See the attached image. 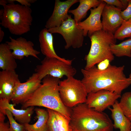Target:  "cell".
<instances>
[{"instance_id":"836d02e7","label":"cell","mask_w":131,"mask_h":131,"mask_svg":"<svg viewBox=\"0 0 131 131\" xmlns=\"http://www.w3.org/2000/svg\"><path fill=\"white\" fill-rule=\"evenodd\" d=\"M4 36V32L2 30L1 27H0V42H1L3 40Z\"/></svg>"},{"instance_id":"ba28073f","label":"cell","mask_w":131,"mask_h":131,"mask_svg":"<svg viewBox=\"0 0 131 131\" xmlns=\"http://www.w3.org/2000/svg\"><path fill=\"white\" fill-rule=\"evenodd\" d=\"M51 33H58L63 37L66 43V49L72 47L76 49L82 47L85 37L83 30L70 15L59 26L48 29Z\"/></svg>"},{"instance_id":"d6986e66","label":"cell","mask_w":131,"mask_h":131,"mask_svg":"<svg viewBox=\"0 0 131 131\" xmlns=\"http://www.w3.org/2000/svg\"><path fill=\"white\" fill-rule=\"evenodd\" d=\"M15 59L6 43L0 44V68L2 70H13L17 67Z\"/></svg>"},{"instance_id":"7a4b0ae2","label":"cell","mask_w":131,"mask_h":131,"mask_svg":"<svg viewBox=\"0 0 131 131\" xmlns=\"http://www.w3.org/2000/svg\"><path fill=\"white\" fill-rule=\"evenodd\" d=\"M69 131H113V123L108 115L86 104H79L70 110Z\"/></svg>"},{"instance_id":"8fae6325","label":"cell","mask_w":131,"mask_h":131,"mask_svg":"<svg viewBox=\"0 0 131 131\" xmlns=\"http://www.w3.org/2000/svg\"><path fill=\"white\" fill-rule=\"evenodd\" d=\"M9 38L10 41L5 43L12 50V54L15 59L21 60L25 57L31 56L40 59L38 55L40 52L34 49L32 41L21 37L14 39L10 36Z\"/></svg>"},{"instance_id":"f546056e","label":"cell","mask_w":131,"mask_h":131,"mask_svg":"<svg viewBox=\"0 0 131 131\" xmlns=\"http://www.w3.org/2000/svg\"><path fill=\"white\" fill-rule=\"evenodd\" d=\"M15 2L19 3L21 5L26 7H29L31 4L35 2L36 0H15Z\"/></svg>"},{"instance_id":"44dd1931","label":"cell","mask_w":131,"mask_h":131,"mask_svg":"<svg viewBox=\"0 0 131 131\" xmlns=\"http://www.w3.org/2000/svg\"><path fill=\"white\" fill-rule=\"evenodd\" d=\"M34 110L37 120L33 124H24L25 130L27 131H48L47 122L49 114L47 110L37 108L34 109Z\"/></svg>"},{"instance_id":"6da1fadb","label":"cell","mask_w":131,"mask_h":131,"mask_svg":"<svg viewBox=\"0 0 131 131\" xmlns=\"http://www.w3.org/2000/svg\"><path fill=\"white\" fill-rule=\"evenodd\" d=\"M124 66H117L110 64L105 69H98L96 65L88 69H82L81 80L88 94L105 90L121 95L130 85V80L123 71Z\"/></svg>"},{"instance_id":"1f68e13d","label":"cell","mask_w":131,"mask_h":131,"mask_svg":"<svg viewBox=\"0 0 131 131\" xmlns=\"http://www.w3.org/2000/svg\"><path fill=\"white\" fill-rule=\"evenodd\" d=\"M108 60H107L103 61L98 64L97 67L100 70L105 69L110 64Z\"/></svg>"},{"instance_id":"484cf974","label":"cell","mask_w":131,"mask_h":131,"mask_svg":"<svg viewBox=\"0 0 131 131\" xmlns=\"http://www.w3.org/2000/svg\"><path fill=\"white\" fill-rule=\"evenodd\" d=\"M5 113L9 120L10 131H26L24 124L17 123L13 118L12 114L9 111L5 110Z\"/></svg>"},{"instance_id":"30bf717a","label":"cell","mask_w":131,"mask_h":131,"mask_svg":"<svg viewBox=\"0 0 131 131\" xmlns=\"http://www.w3.org/2000/svg\"><path fill=\"white\" fill-rule=\"evenodd\" d=\"M121 95L102 90L88 94L86 104L89 107L101 112L113 106Z\"/></svg>"},{"instance_id":"ac0fdd59","label":"cell","mask_w":131,"mask_h":131,"mask_svg":"<svg viewBox=\"0 0 131 131\" xmlns=\"http://www.w3.org/2000/svg\"><path fill=\"white\" fill-rule=\"evenodd\" d=\"M112 106L108 108L111 113L114 128L119 129L118 131H131V122L124 114L119 102L117 100Z\"/></svg>"},{"instance_id":"ffe728a7","label":"cell","mask_w":131,"mask_h":131,"mask_svg":"<svg viewBox=\"0 0 131 131\" xmlns=\"http://www.w3.org/2000/svg\"><path fill=\"white\" fill-rule=\"evenodd\" d=\"M80 4L76 8L69 10L68 12L72 14L74 19L78 23L85 18L88 11L92 8L98 6L102 2L101 0H79Z\"/></svg>"},{"instance_id":"8d00e7d4","label":"cell","mask_w":131,"mask_h":131,"mask_svg":"<svg viewBox=\"0 0 131 131\" xmlns=\"http://www.w3.org/2000/svg\"></svg>"},{"instance_id":"e0dca14e","label":"cell","mask_w":131,"mask_h":131,"mask_svg":"<svg viewBox=\"0 0 131 131\" xmlns=\"http://www.w3.org/2000/svg\"><path fill=\"white\" fill-rule=\"evenodd\" d=\"M39 39L41 52L46 57L56 58L72 64L73 60L66 59L58 56L53 46V38L52 33L46 28L40 32Z\"/></svg>"},{"instance_id":"4dcf8cb0","label":"cell","mask_w":131,"mask_h":131,"mask_svg":"<svg viewBox=\"0 0 131 131\" xmlns=\"http://www.w3.org/2000/svg\"><path fill=\"white\" fill-rule=\"evenodd\" d=\"M9 127V122L5 123L4 121H0V131H10Z\"/></svg>"},{"instance_id":"7c38bea8","label":"cell","mask_w":131,"mask_h":131,"mask_svg":"<svg viewBox=\"0 0 131 131\" xmlns=\"http://www.w3.org/2000/svg\"><path fill=\"white\" fill-rule=\"evenodd\" d=\"M122 10L115 6L106 4L101 15L102 30L114 34L124 21L121 15Z\"/></svg>"},{"instance_id":"7402d4cb","label":"cell","mask_w":131,"mask_h":131,"mask_svg":"<svg viewBox=\"0 0 131 131\" xmlns=\"http://www.w3.org/2000/svg\"><path fill=\"white\" fill-rule=\"evenodd\" d=\"M110 49L113 55L117 57H131V38L118 44H111Z\"/></svg>"},{"instance_id":"52a82bcc","label":"cell","mask_w":131,"mask_h":131,"mask_svg":"<svg viewBox=\"0 0 131 131\" xmlns=\"http://www.w3.org/2000/svg\"><path fill=\"white\" fill-rule=\"evenodd\" d=\"M35 71L41 80L48 75L60 79L64 76L74 77L76 73L71 64L57 58L46 57L36 66Z\"/></svg>"},{"instance_id":"3957f363","label":"cell","mask_w":131,"mask_h":131,"mask_svg":"<svg viewBox=\"0 0 131 131\" xmlns=\"http://www.w3.org/2000/svg\"><path fill=\"white\" fill-rule=\"evenodd\" d=\"M42 80V84L32 96L22 104V108L35 106L45 107L60 113L70 120V110L63 104L59 95L60 79L48 75Z\"/></svg>"},{"instance_id":"4fadbf2b","label":"cell","mask_w":131,"mask_h":131,"mask_svg":"<svg viewBox=\"0 0 131 131\" xmlns=\"http://www.w3.org/2000/svg\"><path fill=\"white\" fill-rule=\"evenodd\" d=\"M79 2V0H67L61 1L56 0L52 13L47 21L45 27L48 29L59 26L67 19L70 7Z\"/></svg>"},{"instance_id":"e575fe53","label":"cell","mask_w":131,"mask_h":131,"mask_svg":"<svg viewBox=\"0 0 131 131\" xmlns=\"http://www.w3.org/2000/svg\"><path fill=\"white\" fill-rule=\"evenodd\" d=\"M8 3L7 0H0V5L3 6L8 4Z\"/></svg>"},{"instance_id":"83f0119b","label":"cell","mask_w":131,"mask_h":131,"mask_svg":"<svg viewBox=\"0 0 131 131\" xmlns=\"http://www.w3.org/2000/svg\"><path fill=\"white\" fill-rule=\"evenodd\" d=\"M121 15L124 20L127 21L131 19V0H129L127 7L125 9L121 11Z\"/></svg>"},{"instance_id":"d590c367","label":"cell","mask_w":131,"mask_h":131,"mask_svg":"<svg viewBox=\"0 0 131 131\" xmlns=\"http://www.w3.org/2000/svg\"><path fill=\"white\" fill-rule=\"evenodd\" d=\"M129 78L130 80V85L131 86V73L129 75Z\"/></svg>"},{"instance_id":"5bb4252c","label":"cell","mask_w":131,"mask_h":131,"mask_svg":"<svg viewBox=\"0 0 131 131\" xmlns=\"http://www.w3.org/2000/svg\"><path fill=\"white\" fill-rule=\"evenodd\" d=\"M101 1L98 6L90 9V14L85 20L77 23L78 26L83 30L85 36L102 30L101 17L106 3Z\"/></svg>"},{"instance_id":"603a6c76","label":"cell","mask_w":131,"mask_h":131,"mask_svg":"<svg viewBox=\"0 0 131 131\" xmlns=\"http://www.w3.org/2000/svg\"><path fill=\"white\" fill-rule=\"evenodd\" d=\"M117 40H123L127 38H131V19L124 20L114 34Z\"/></svg>"},{"instance_id":"f1b7e54d","label":"cell","mask_w":131,"mask_h":131,"mask_svg":"<svg viewBox=\"0 0 131 131\" xmlns=\"http://www.w3.org/2000/svg\"><path fill=\"white\" fill-rule=\"evenodd\" d=\"M107 5L113 6L121 9L124 10L123 6L121 0H101Z\"/></svg>"},{"instance_id":"cb8c5ba5","label":"cell","mask_w":131,"mask_h":131,"mask_svg":"<svg viewBox=\"0 0 131 131\" xmlns=\"http://www.w3.org/2000/svg\"><path fill=\"white\" fill-rule=\"evenodd\" d=\"M119 104L124 115L131 122V92L124 93Z\"/></svg>"},{"instance_id":"5b68a950","label":"cell","mask_w":131,"mask_h":131,"mask_svg":"<svg viewBox=\"0 0 131 131\" xmlns=\"http://www.w3.org/2000/svg\"><path fill=\"white\" fill-rule=\"evenodd\" d=\"M88 36L91 45L88 53L85 57L86 64L84 69H89L105 60L110 62L114 60V55L110 49V45L116 42L114 34L101 30Z\"/></svg>"},{"instance_id":"277c9868","label":"cell","mask_w":131,"mask_h":131,"mask_svg":"<svg viewBox=\"0 0 131 131\" xmlns=\"http://www.w3.org/2000/svg\"><path fill=\"white\" fill-rule=\"evenodd\" d=\"M0 11L1 25L11 34L21 35L29 32L33 18L29 7L18 4H8Z\"/></svg>"},{"instance_id":"9a60e30c","label":"cell","mask_w":131,"mask_h":131,"mask_svg":"<svg viewBox=\"0 0 131 131\" xmlns=\"http://www.w3.org/2000/svg\"><path fill=\"white\" fill-rule=\"evenodd\" d=\"M15 70L0 71V99L11 101L16 83L20 82Z\"/></svg>"},{"instance_id":"8992f818","label":"cell","mask_w":131,"mask_h":131,"mask_svg":"<svg viewBox=\"0 0 131 131\" xmlns=\"http://www.w3.org/2000/svg\"><path fill=\"white\" fill-rule=\"evenodd\" d=\"M59 90L62 103L68 108L86 102L88 94L86 88L81 81L73 76L60 81Z\"/></svg>"},{"instance_id":"2e32d148","label":"cell","mask_w":131,"mask_h":131,"mask_svg":"<svg viewBox=\"0 0 131 131\" xmlns=\"http://www.w3.org/2000/svg\"><path fill=\"white\" fill-rule=\"evenodd\" d=\"M9 101L5 99H0V112L5 115V110L9 111L16 120L22 124L29 123L34 110V106H30L25 109H18L15 108L16 105L10 104Z\"/></svg>"},{"instance_id":"d6a6232c","label":"cell","mask_w":131,"mask_h":131,"mask_svg":"<svg viewBox=\"0 0 131 131\" xmlns=\"http://www.w3.org/2000/svg\"><path fill=\"white\" fill-rule=\"evenodd\" d=\"M123 6L124 10L127 7L129 3V0H121Z\"/></svg>"},{"instance_id":"9c48e42d","label":"cell","mask_w":131,"mask_h":131,"mask_svg":"<svg viewBox=\"0 0 131 131\" xmlns=\"http://www.w3.org/2000/svg\"><path fill=\"white\" fill-rule=\"evenodd\" d=\"M41 80L36 73L33 74L26 81L17 83L14 89L11 101L16 105L22 104L33 95L41 85Z\"/></svg>"},{"instance_id":"4316f807","label":"cell","mask_w":131,"mask_h":131,"mask_svg":"<svg viewBox=\"0 0 131 131\" xmlns=\"http://www.w3.org/2000/svg\"><path fill=\"white\" fill-rule=\"evenodd\" d=\"M49 117L47 122V126L48 131H58L57 121L54 111L47 108Z\"/></svg>"},{"instance_id":"d4e9b609","label":"cell","mask_w":131,"mask_h":131,"mask_svg":"<svg viewBox=\"0 0 131 131\" xmlns=\"http://www.w3.org/2000/svg\"><path fill=\"white\" fill-rule=\"evenodd\" d=\"M54 111L57 119L58 131H69L70 120L60 113Z\"/></svg>"}]
</instances>
